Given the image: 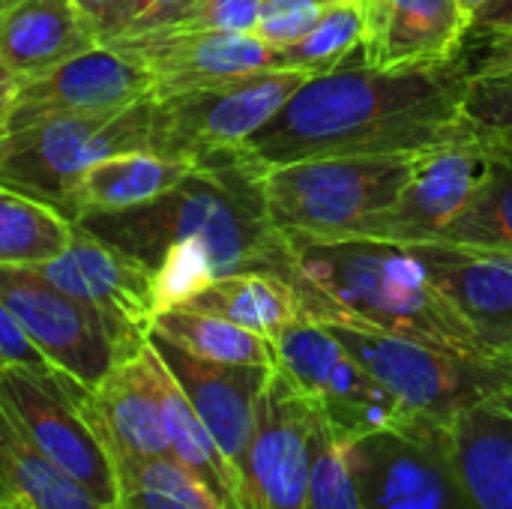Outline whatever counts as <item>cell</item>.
<instances>
[{
  "label": "cell",
  "instance_id": "6da1fadb",
  "mask_svg": "<svg viewBox=\"0 0 512 509\" xmlns=\"http://www.w3.org/2000/svg\"><path fill=\"white\" fill-rule=\"evenodd\" d=\"M471 72L459 57L426 66L372 69L357 57L306 78L291 99L243 144L276 168L324 156L438 150L480 135L468 117Z\"/></svg>",
  "mask_w": 512,
  "mask_h": 509
},
{
  "label": "cell",
  "instance_id": "7a4b0ae2",
  "mask_svg": "<svg viewBox=\"0 0 512 509\" xmlns=\"http://www.w3.org/2000/svg\"><path fill=\"white\" fill-rule=\"evenodd\" d=\"M288 246L285 282L294 288L303 318L468 357H510L492 351L471 330L405 249L360 237L333 243L288 237Z\"/></svg>",
  "mask_w": 512,
  "mask_h": 509
},
{
  "label": "cell",
  "instance_id": "3957f363",
  "mask_svg": "<svg viewBox=\"0 0 512 509\" xmlns=\"http://www.w3.org/2000/svg\"><path fill=\"white\" fill-rule=\"evenodd\" d=\"M261 171L243 147L222 150L195 162L162 198L78 222L150 267L165 246L189 240L207 252L216 279L231 273H273L285 279L291 246L267 213Z\"/></svg>",
  "mask_w": 512,
  "mask_h": 509
},
{
  "label": "cell",
  "instance_id": "277c9868",
  "mask_svg": "<svg viewBox=\"0 0 512 509\" xmlns=\"http://www.w3.org/2000/svg\"><path fill=\"white\" fill-rule=\"evenodd\" d=\"M429 153L324 156L264 168L261 189L267 213L285 237L315 243L348 240L366 219L399 198Z\"/></svg>",
  "mask_w": 512,
  "mask_h": 509
},
{
  "label": "cell",
  "instance_id": "5b68a950",
  "mask_svg": "<svg viewBox=\"0 0 512 509\" xmlns=\"http://www.w3.org/2000/svg\"><path fill=\"white\" fill-rule=\"evenodd\" d=\"M327 327L345 351L417 417L450 423L477 405L512 408V357H468L387 333Z\"/></svg>",
  "mask_w": 512,
  "mask_h": 509
},
{
  "label": "cell",
  "instance_id": "8992f818",
  "mask_svg": "<svg viewBox=\"0 0 512 509\" xmlns=\"http://www.w3.org/2000/svg\"><path fill=\"white\" fill-rule=\"evenodd\" d=\"M150 99L117 111L48 114L6 129L0 138V183L63 210L69 186L87 165L126 150H150Z\"/></svg>",
  "mask_w": 512,
  "mask_h": 509
},
{
  "label": "cell",
  "instance_id": "52a82bcc",
  "mask_svg": "<svg viewBox=\"0 0 512 509\" xmlns=\"http://www.w3.org/2000/svg\"><path fill=\"white\" fill-rule=\"evenodd\" d=\"M273 348L276 369L315 405L339 441L357 444L420 420L345 351L327 324L300 318L273 339Z\"/></svg>",
  "mask_w": 512,
  "mask_h": 509
},
{
  "label": "cell",
  "instance_id": "ba28073f",
  "mask_svg": "<svg viewBox=\"0 0 512 509\" xmlns=\"http://www.w3.org/2000/svg\"><path fill=\"white\" fill-rule=\"evenodd\" d=\"M312 78L300 69H267L150 99V150L180 162L243 147Z\"/></svg>",
  "mask_w": 512,
  "mask_h": 509
},
{
  "label": "cell",
  "instance_id": "9c48e42d",
  "mask_svg": "<svg viewBox=\"0 0 512 509\" xmlns=\"http://www.w3.org/2000/svg\"><path fill=\"white\" fill-rule=\"evenodd\" d=\"M0 300L51 369L87 390L138 354L120 342L102 315L60 291L36 267H0Z\"/></svg>",
  "mask_w": 512,
  "mask_h": 509
},
{
  "label": "cell",
  "instance_id": "30bf717a",
  "mask_svg": "<svg viewBox=\"0 0 512 509\" xmlns=\"http://www.w3.org/2000/svg\"><path fill=\"white\" fill-rule=\"evenodd\" d=\"M366 509H477L450 450L447 423L420 417L408 429L351 444Z\"/></svg>",
  "mask_w": 512,
  "mask_h": 509
},
{
  "label": "cell",
  "instance_id": "8fae6325",
  "mask_svg": "<svg viewBox=\"0 0 512 509\" xmlns=\"http://www.w3.org/2000/svg\"><path fill=\"white\" fill-rule=\"evenodd\" d=\"M78 390L81 384L57 369H0V399L30 441L93 501L114 509V468L78 405Z\"/></svg>",
  "mask_w": 512,
  "mask_h": 509
},
{
  "label": "cell",
  "instance_id": "7c38bea8",
  "mask_svg": "<svg viewBox=\"0 0 512 509\" xmlns=\"http://www.w3.org/2000/svg\"><path fill=\"white\" fill-rule=\"evenodd\" d=\"M318 432L315 405L273 366L240 474V509H303Z\"/></svg>",
  "mask_w": 512,
  "mask_h": 509
},
{
  "label": "cell",
  "instance_id": "4fadbf2b",
  "mask_svg": "<svg viewBox=\"0 0 512 509\" xmlns=\"http://www.w3.org/2000/svg\"><path fill=\"white\" fill-rule=\"evenodd\" d=\"M36 270H42L60 291L102 315L126 348L141 351L147 345L159 312L156 273L147 261L99 237L84 222H75L66 252Z\"/></svg>",
  "mask_w": 512,
  "mask_h": 509
},
{
  "label": "cell",
  "instance_id": "5bb4252c",
  "mask_svg": "<svg viewBox=\"0 0 512 509\" xmlns=\"http://www.w3.org/2000/svg\"><path fill=\"white\" fill-rule=\"evenodd\" d=\"M153 78V96L219 84L267 69H285L282 48L255 33L141 30L102 42Z\"/></svg>",
  "mask_w": 512,
  "mask_h": 509
},
{
  "label": "cell",
  "instance_id": "9a60e30c",
  "mask_svg": "<svg viewBox=\"0 0 512 509\" xmlns=\"http://www.w3.org/2000/svg\"><path fill=\"white\" fill-rule=\"evenodd\" d=\"M486 168V153L480 135L471 141H459L441 150H432L414 177L405 183L399 198L366 219L351 237L390 243V246H411V243H432L441 240L462 207L471 201L480 177ZM348 237V240H351Z\"/></svg>",
  "mask_w": 512,
  "mask_h": 509
},
{
  "label": "cell",
  "instance_id": "2e32d148",
  "mask_svg": "<svg viewBox=\"0 0 512 509\" xmlns=\"http://www.w3.org/2000/svg\"><path fill=\"white\" fill-rule=\"evenodd\" d=\"M399 249L423 267L429 282L492 351L512 357V249H483L444 240Z\"/></svg>",
  "mask_w": 512,
  "mask_h": 509
},
{
  "label": "cell",
  "instance_id": "e0dca14e",
  "mask_svg": "<svg viewBox=\"0 0 512 509\" xmlns=\"http://www.w3.org/2000/svg\"><path fill=\"white\" fill-rule=\"evenodd\" d=\"M150 342L180 390L186 393L189 405L234 465L243 474L249 441L255 432L258 402L270 381L273 366H234V363H213L186 354L183 348L159 339L150 333Z\"/></svg>",
  "mask_w": 512,
  "mask_h": 509
},
{
  "label": "cell",
  "instance_id": "ac0fdd59",
  "mask_svg": "<svg viewBox=\"0 0 512 509\" xmlns=\"http://www.w3.org/2000/svg\"><path fill=\"white\" fill-rule=\"evenodd\" d=\"M153 96V78L108 45H96L42 75L21 81L6 129L48 114L117 111Z\"/></svg>",
  "mask_w": 512,
  "mask_h": 509
},
{
  "label": "cell",
  "instance_id": "d6986e66",
  "mask_svg": "<svg viewBox=\"0 0 512 509\" xmlns=\"http://www.w3.org/2000/svg\"><path fill=\"white\" fill-rule=\"evenodd\" d=\"M360 9V57L372 69L453 60L471 30L459 0H360Z\"/></svg>",
  "mask_w": 512,
  "mask_h": 509
},
{
  "label": "cell",
  "instance_id": "ffe728a7",
  "mask_svg": "<svg viewBox=\"0 0 512 509\" xmlns=\"http://www.w3.org/2000/svg\"><path fill=\"white\" fill-rule=\"evenodd\" d=\"M78 405L105 447H114L129 456L171 453L150 339L135 357L117 363L96 387H81Z\"/></svg>",
  "mask_w": 512,
  "mask_h": 509
},
{
  "label": "cell",
  "instance_id": "44dd1931",
  "mask_svg": "<svg viewBox=\"0 0 512 509\" xmlns=\"http://www.w3.org/2000/svg\"><path fill=\"white\" fill-rule=\"evenodd\" d=\"M96 45L99 39L69 0H9L0 9V60L21 81Z\"/></svg>",
  "mask_w": 512,
  "mask_h": 509
},
{
  "label": "cell",
  "instance_id": "7402d4cb",
  "mask_svg": "<svg viewBox=\"0 0 512 509\" xmlns=\"http://www.w3.org/2000/svg\"><path fill=\"white\" fill-rule=\"evenodd\" d=\"M192 162L168 159L153 150H126L105 156L87 165L75 183L69 186L63 213L78 219L102 216V213H123L141 204H150L171 192L186 174Z\"/></svg>",
  "mask_w": 512,
  "mask_h": 509
},
{
  "label": "cell",
  "instance_id": "603a6c76",
  "mask_svg": "<svg viewBox=\"0 0 512 509\" xmlns=\"http://www.w3.org/2000/svg\"><path fill=\"white\" fill-rule=\"evenodd\" d=\"M450 450L477 509H512V408L477 405L447 423Z\"/></svg>",
  "mask_w": 512,
  "mask_h": 509
},
{
  "label": "cell",
  "instance_id": "cb8c5ba5",
  "mask_svg": "<svg viewBox=\"0 0 512 509\" xmlns=\"http://www.w3.org/2000/svg\"><path fill=\"white\" fill-rule=\"evenodd\" d=\"M27 509H111L93 501L66 477L21 429L0 399V507Z\"/></svg>",
  "mask_w": 512,
  "mask_h": 509
},
{
  "label": "cell",
  "instance_id": "d4e9b609",
  "mask_svg": "<svg viewBox=\"0 0 512 509\" xmlns=\"http://www.w3.org/2000/svg\"><path fill=\"white\" fill-rule=\"evenodd\" d=\"M150 351H153V372H156L171 456L183 462L195 477H201L225 507L240 509V474L225 459V453L219 450V444L213 441V435L207 432V426L189 405L186 393L180 390V384L174 381V375L156 354L153 342H150Z\"/></svg>",
  "mask_w": 512,
  "mask_h": 509
},
{
  "label": "cell",
  "instance_id": "484cf974",
  "mask_svg": "<svg viewBox=\"0 0 512 509\" xmlns=\"http://www.w3.org/2000/svg\"><path fill=\"white\" fill-rule=\"evenodd\" d=\"M183 306L219 315L267 339H276L288 324L303 318L294 288L273 273L219 276Z\"/></svg>",
  "mask_w": 512,
  "mask_h": 509
},
{
  "label": "cell",
  "instance_id": "4316f807",
  "mask_svg": "<svg viewBox=\"0 0 512 509\" xmlns=\"http://www.w3.org/2000/svg\"><path fill=\"white\" fill-rule=\"evenodd\" d=\"M105 450L114 468V509H228L171 453L129 456L114 447Z\"/></svg>",
  "mask_w": 512,
  "mask_h": 509
},
{
  "label": "cell",
  "instance_id": "83f0119b",
  "mask_svg": "<svg viewBox=\"0 0 512 509\" xmlns=\"http://www.w3.org/2000/svg\"><path fill=\"white\" fill-rule=\"evenodd\" d=\"M75 219L60 207L0 183V267H45L60 258Z\"/></svg>",
  "mask_w": 512,
  "mask_h": 509
},
{
  "label": "cell",
  "instance_id": "f1b7e54d",
  "mask_svg": "<svg viewBox=\"0 0 512 509\" xmlns=\"http://www.w3.org/2000/svg\"><path fill=\"white\" fill-rule=\"evenodd\" d=\"M150 333L201 360L234 363V366H276L273 339L258 336L234 321H225L219 315L192 306L162 309L153 318Z\"/></svg>",
  "mask_w": 512,
  "mask_h": 509
},
{
  "label": "cell",
  "instance_id": "f546056e",
  "mask_svg": "<svg viewBox=\"0 0 512 509\" xmlns=\"http://www.w3.org/2000/svg\"><path fill=\"white\" fill-rule=\"evenodd\" d=\"M483 141V135H480ZM486 168L462 213L444 231V243L512 249V153L483 141Z\"/></svg>",
  "mask_w": 512,
  "mask_h": 509
},
{
  "label": "cell",
  "instance_id": "4dcf8cb0",
  "mask_svg": "<svg viewBox=\"0 0 512 509\" xmlns=\"http://www.w3.org/2000/svg\"><path fill=\"white\" fill-rule=\"evenodd\" d=\"M363 39V9L360 0H336L324 9L318 24L297 42L282 48L285 69H300L321 75L345 63Z\"/></svg>",
  "mask_w": 512,
  "mask_h": 509
},
{
  "label": "cell",
  "instance_id": "1f68e13d",
  "mask_svg": "<svg viewBox=\"0 0 512 509\" xmlns=\"http://www.w3.org/2000/svg\"><path fill=\"white\" fill-rule=\"evenodd\" d=\"M303 509H366L357 465L348 441H339L321 420L315 456H312V474H309V492Z\"/></svg>",
  "mask_w": 512,
  "mask_h": 509
},
{
  "label": "cell",
  "instance_id": "d6a6232c",
  "mask_svg": "<svg viewBox=\"0 0 512 509\" xmlns=\"http://www.w3.org/2000/svg\"><path fill=\"white\" fill-rule=\"evenodd\" d=\"M261 0H186L150 30H225L255 33ZM141 33V30H138Z\"/></svg>",
  "mask_w": 512,
  "mask_h": 509
},
{
  "label": "cell",
  "instance_id": "836d02e7",
  "mask_svg": "<svg viewBox=\"0 0 512 509\" xmlns=\"http://www.w3.org/2000/svg\"><path fill=\"white\" fill-rule=\"evenodd\" d=\"M327 6L330 3L324 0H261L255 36H261L276 48H285L300 36H306L318 24Z\"/></svg>",
  "mask_w": 512,
  "mask_h": 509
},
{
  "label": "cell",
  "instance_id": "e575fe53",
  "mask_svg": "<svg viewBox=\"0 0 512 509\" xmlns=\"http://www.w3.org/2000/svg\"><path fill=\"white\" fill-rule=\"evenodd\" d=\"M465 111L480 129L512 126V72L471 75Z\"/></svg>",
  "mask_w": 512,
  "mask_h": 509
},
{
  "label": "cell",
  "instance_id": "d590c367",
  "mask_svg": "<svg viewBox=\"0 0 512 509\" xmlns=\"http://www.w3.org/2000/svg\"><path fill=\"white\" fill-rule=\"evenodd\" d=\"M33 369V372H51V363L36 351V345L27 339L9 306L0 300V369Z\"/></svg>",
  "mask_w": 512,
  "mask_h": 509
},
{
  "label": "cell",
  "instance_id": "8d00e7d4",
  "mask_svg": "<svg viewBox=\"0 0 512 509\" xmlns=\"http://www.w3.org/2000/svg\"><path fill=\"white\" fill-rule=\"evenodd\" d=\"M69 3L81 15V21L90 27V33L99 39V45L123 30V15H126L129 0H69Z\"/></svg>",
  "mask_w": 512,
  "mask_h": 509
},
{
  "label": "cell",
  "instance_id": "74e56055",
  "mask_svg": "<svg viewBox=\"0 0 512 509\" xmlns=\"http://www.w3.org/2000/svg\"><path fill=\"white\" fill-rule=\"evenodd\" d=\"M186 0H129L126 3V15H123V33H138V30H150L156 27L162 18H168L174 9H180ZM114 39V36H111Z\"/></svg>",
  "mask_w": 512,
  "mask_h": 509
},
{
  "label": "cell",
  "instance_id": "f35d334b",
  "mask_svg": "<svg viewBox=\"0 0 512 509\" xmlns=\"http://www.w3.org/2000/svg\"><path fill=\"white\" fill-rule=\"evenodd\" d=\"M486 54L480 60V66L471 75H498V72H512V30L504 33H492L486 36Z\"/></svg>",
  "mask_w": 512,
  "mask_h": 509
},
{
  "label": "cell",
  "instance_id": "ab89813d",
  "mask_svg": "<svg viewBox=\"0 0 512 509\" xmlns=\"http://www.w3.org/2000/svg\"><path fill=\"white\" fill-rule=\"evenodd\" d=\"M512 30V0H492L489 6H483L474 18H471V30L477 36H492V33H504Z\"/></svg>",
  "mask_w": 512,
  "mask_h": 509
},
{
  "label": "cell",
  "instance_id": "60d3db41",
  "mask_svg": "<svg viewBox=\"0 0 512 509\" xmlns=\"http://www.w3.org/2000/svg\"><path fill=\"white\" fill-rule=\"evenodd\" d=\"M18 93H21V78L0 60V138H3L6 126H9V117L15 111Z\"/></svg>",
  "mask_w": 512,
  "mask_h": 509
},
{
  "label": "cell",
  "instance_id": "b9f144b4",
  "mask_svg": "<svg viewBox=\"0 0 512 509\" xmlns=\"http://www.w3.org/2000/svg\"><path fill=\"white\" fill-rule=\"evenodd\" d=\"M480 135H483L486 144L512 153V126H504V129H480Z\"/></svg>",
  "mask_w": 512,
  "mask_h": 509
},
{
  "label": "cell",
  "instance_id": "7bdbcfd3",
  "mask_svg": "<svg viewBox=\"0 0 512 509\" xmlns=\"http://www.w3.org/2000/svg\"><path fill=\"white\" fill-rule=\"evenodd\" d=\"M459 3H462V9L468 12V18H474V15H477L483 6H489L492 0H459Z\"/></svg>",
  "mask_w": 512,
  "mask_h": 509
},
{
  "label": "cell",
  "instance_id": "ee69618b",
  "mask_svg": "<svg viewBox=\"0 0 512 509\" xmlns=\"http://www.w3.org/2000/svg\"><path fill=\"white\" fill-rule=\"evenodd\" d=\"M0 509H27V507H21V504H6V507H0Z\"/></svg>",
  "mask_w": 512,
  "mask_h": 509
},
{
  "label": "cell",
  "instance_id": "f6af8a7d",
  "mask_svg": "<svg viewBox=\"0 0 512 509\" xmlns=\"http://www.w3.org/2000/svg\"><path fill=\"white\" fill-rule=\"evenodd\" d=\"M6 3H9V0H0V9H3V6H6Z\"/></svg>",
  "mask_w": 512,
  "mask_h": 509
},
{
  "label": "cell",
  "instance_id": "bcb514c9",
  "mask_svg": "<svg viewBox=\"0 0 512 509\" xmlns=\"http://www.w3.org/2000/svg\"><path fill=\"white\" fill-rule=\"evenodd\" d=\"M324 3H336V0H324Z\"/></svg>",
  "mask_w": 512,
  "mask_h": 509
}]
</instances>
